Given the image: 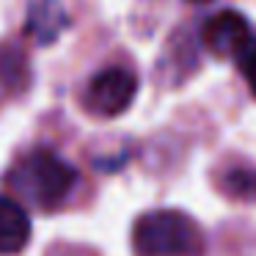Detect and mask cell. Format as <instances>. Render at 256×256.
<instances>
[{
	"mask_svg": "<svg viewBox=\"0 0 256 256\" xmlns=\"http://www.w3.org/2000/svg\"><path fill=\"white\" fill-rule=\"evenodd\" d=\"M78 171L56 152L36 149L17 162L8 174V184L36 206H56L72 193Z\"/></svg>",
	"mask_w": 256,
	"mask_h": 256,
	"instance_id": "6da1fadb",
	"label": "cell"
},
{
	"mask_svg": "<svg viewBox=\"0 0 256 256\" xmlns=\"http://www.w3.org/2000/svg\"><path fill=\"white\" fill-rule=\"evenodd\" d=\"M138 256H196L201 250V232L184 212H146L132 228Z\"/></svg>",
	"mask_w": 256,
	"mask_h": 256,
	"instance_id": "7a4b0ae2",
	"label": "cell"
},
{
	"mask_svg": "<svg viewBox=\"0 0 256 256\" xmlns=\"http://www.w3.org/2000/svg\"><path fill=\"white\" fill-rule=\"evenodd\" d=\"M135 91H138V80L130 69L108 66L91 78L86 88V105L100 116H118L132 105Z\"/></svg>",
	"mask_w": 256,
	"mask_h": 256,
	"instance_id": "3957f363",
	"label": "cell"
},
{
	"mask_svg": "<svg viewBox=\"0 0 256 256\" xmlns=\"http://www.w3.org/2000/svg\"><path fill=\"white\" fill-rule=\"evenodd\" d=\"M250 42L254 39H250L248 20L237 12H220L212 20H206V25H204V44L220 58H226V56L240 58Z\"/></svg>",
	"mask_w": 256,
	"mask_h": 256,
	"instance_id": "277c9868",
	"label": "cell"
},
{
	"mask_svg": "<svg viewBox=\"0 0 256 256\" xmlns=\"http://www.w3.org/2000/svg\"><path fill=\"white\" fill-rule=\"evenodd\" d=\"M30 240V218L8 196H0V254H17Z\"/></svg>",
	"mask_w": 256,
	"mask_h": 256,
	"instance_id": "5b68a950",
	"label": "cell"
},
{
	"mask_svg": "<svg viewBox=\"0 0 256 256\" xmlns=\"http://www.w3.org/2000/svg\"><path fill=\"white\" fill-rule=\"evenodd\" d=\"M66 25H69V17H66V12L61 8L58 0H34L28 6L25 30H28V36H34L39 44L56 42Z\"/></svg>",
	"mask_w": 256,
	"mask_h": 256,
	"instance_id": "8992f818",
	"label": "cell"
},
{
	"mask_svg": "<svg viewBox=\"0 0 256 256\" xmlns=\"http://www.w3.org/2000/svg\"><path fill=\"white\" fill-rule=\"evenodd\" d=\"M0 83L8 88H20L25 83V58L20 56V50L0 52Z\"/></svg>",
	"mask_w": 256,
	"mask_h": 256,
	"instance_id": "52a82bcc",
	"label": "cell"
},
{
	"mask_svg": "<svg viewBox=\"0 0 256 256\" xmlns=\"http://www.w3.org/2000/svg\"><path fill=\"white\" fill-rule=\"evenodd\" d=\"M226 190L237 198H256V168H232L226 174Z\"/></svg>",
	"mask_w": 256,
	"mask_h": 256,
	"instance_id": "ba28073f",
	"label": "cell"
},
{
	"mask_svg": "<svg viewBox=\"0 0 256 256\" xmlns=\"http://www.w3.org/2000/svg\"><path fill=\"white\" fill-rule=\"evenodd\" d=\"M237 61H240V69H242V74H245V80H248L250 91L256 94V42H250V44L245 47L242 56H240Z\"/></svg>",
	"mask_w": 256,
	"mask_h": 256,
	"instance_id": "9c48e42d",
	"label": "cell"
}]
</instances>
